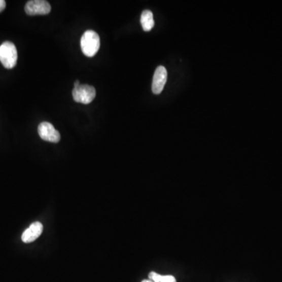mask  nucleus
Masks as SVG:
<instances>
[{
    "mask_svg": "<svg viewBox=\"0 0 282 282\" xmlns=\"http://www.w3.org/2000/svg\"><path fill=\"white\" fill-rule=\"evenodd\" d=\"M140 23L144 31H149L153 28L155 21H154L153 14L152 11L148 10L143 11L141 14Z\"/></svg>",
    "mask_w": 282,
    "mask_h": 282,
    "instance_id": "nucleus-8",
    "label": "nucleus"
},
{
    "mask_svg": "<svg viewBox=\"0 0 282 282\" xmlns=\"http://www.w3.org/2000/svg\"><path fill=\"white\" fill-rule=\"evenodd\" d=\"M17 61V51L15 45L11 42H4L0 46V62L4 67L11 69L15 67Z\"/></svg>",
    "mask_w": 282,
    "mask_h": 282,
    "instance_id": "nucleus-2",
    "label": "nucleus"
},
{
    "mask_svg": "<svg viewBox=\"0 0 282 282\" xmlns=\"http://www.w3.org/2000/svg\"><path fill=\"white\" fill-rule=\"evenodd\" d=\"M150 280L154 282H177L175 277L172 275H161L156 272H151L149 275Z\"/></svg>",
    "mask_w": 282,
    "mask_h": 282,
    "instance_id": "nucleus-9",
    "label": "nucleus"
},
{
    "mask_svg": "<svg viewBox=\"0 0 282 282\" xmlns=\"http://www.w3.org/2000/svg\"><path fill=\"white\" fill-rule=\"evenodd\" d=\"M6 8V2L4 0H0V13L4 11V9Z\"/></svg>",
    "mask_w": 282,
    "mask_h": 282,
    "instance_id": "nucleus-10",
    "label": "nucleus"
},
{
    "mask_svg": "<svg viewBox=\"0 0 282 282\" xmlns=\"http://www.w3.org/2000/svg\"><path fill=\"white\" fill-rule=\"evenodd\" d=\"M141 282H154V281H152V280H150L149 279V280H143Z\"/></svg>",
    "mask_w": 282,
    "mask_h": 282,
    "instance_id": "nucleus-12",
    "label": "nucleus"
},
{
    "mask_svg": "<svg viewBox=\"0 0 282 282\" xmlns=\"http://www.w3.org/2000/svg\"><path fill=\"white\" fill-rule=\"evenodd\" d=\"M82 51L86 57H92L96 55L100 47L99 34L93 30H88L80 40Z\"/></svg>",
    "mask_w": 282,
    "mask_h": 282,
    "instance_id": "nucleus-1",
    "label": "nucleus"
},
{
    "mask_svg": "<svg viewBox=\"0 0 282 282\" xmlns=\"http://www.w3.org/2000/svg\"><path fill=\"white\" fill-rule=\"evenodd\" d=\"M73 99L77 103L88 104L94 100L96 96V90L93 86L89 85H80L74 88L73 91Z\"/></svg>",
    "mask_w": 282,
    "mask_h": 282,
    "instance_id": "nucleus-3",
    "label": "nucleus"
},
{
    "mask_svg": "<svg viewBox=\"0 0 282 282\" xmlns=\"http://www.w3.org/2000/svg\"><path fill=\"white\" fill-rule=\"evenodd\" d=\"M24 10L28 15H47L51 11V6L45 0H31L26 4Z\"/></svg>",
    "mask_w": 282,
    "mask_h": 282,
    "instance_id": "nucleus-4",
    "label": "nucleus"
},
{
    "mask_svg": "<svg viewBox=\"0 0 282 282\" xmlns=\"http://www.w3.org/2000/svg\"><path fill=\"white\" fill-rule=\"evenodd\" d=\"M80 83H79V81H76V83H74V88L78 87V86H80Z\"/></svg>",
    "mask_w": 282,
    "mask_h": 282,
    "instance_id": "nucleus-11",
    "label": "nucleus"
},
{
    "mask_svg": "<svg viewBox=\"0 0 282 282\" xmlns=\"http://www.w3.org/2000/svg\"><path fill=\"white\" fill-rule=\"evenodd\" d=\"M43 231V224L40 222H34L26 229L21 235V240L24 243H31L41 235Z\"/></svg>",
    "mask_w": 282,
    "mask_h": 282,
    "instance_id": "nucleus-7",
    "label": "nucleus"
},
{
    "mask_svg": "<svg viewBox=\"0 0 282 282\" xmlns=\"http://www.w3.org/2000/svg\"><path fill=\"white\" fill-rule=\"evenodd\" d=\"M38 132L39 135L43 140L51 143H58L60 141V133L50 122H41L38 127Z\"/></svg>",
    "mask_w": 282,
    "mask_h": 282,
    "instance_id": "nucleus-5",
    "label": "nucleus"
},
{
    "mask_svg": "<svg viewBox=\"0 0 282 282\" xmlns=\"http://www.w3.org/2000/svg\"><path fill=\"white\" fill-rule=\"evenodd\" d=\"M167 70L163 66H159L155 70L154 75L153 82H152V92L155 94H159L162 93L165 87L167 81Z\"/></svg>",
    "mask_w": 282,
    "mask_h": 282,
    "instance_id": "nucleus-6",
    "label": "nucleus"
}]
</instances>
